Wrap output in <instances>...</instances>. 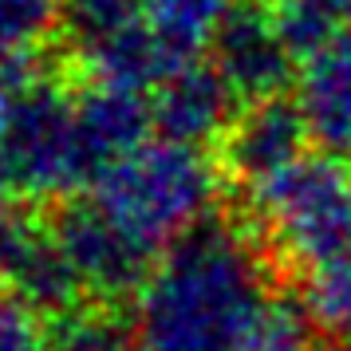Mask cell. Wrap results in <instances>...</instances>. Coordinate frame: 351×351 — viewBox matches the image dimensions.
<instances>
[{"label": "cell", "instance_id": "obj_17", "mask_svg": "<svg viewBox=\"0 0 351 351\" xmlns=\"http://www.w3.org/2000/svg\"><path fill=\"white\" fill-rule=\"evenodd\" d=\"M241 351H328V343L312 324L304 300H292L288 292H280Z\"/></svg>", "mask_w": 351, "mask_h": 351}, {"label": "cell", "instance_id": "obj_1", "mask_svg": "<svg viewBox=\"0 0 351 351\" xmlns=\"http://www.w3.org/2000/svg\"><path fill=\"white\" fill-rule=\"evenodd\" d=\"M285 276L237 213H213L158 256L134 296L138 351H241Z\"/></svg>", "mask_w": 351, "mask_h": 351}, {"label": "cell", "instance_id": "obj_16", "mask_svg": "<svg viewBox=\"0 0 351 351\" xmlns=\"http://www.w3.org/2000/svg\"><path fill=\"white\" fill-rule=\"evenodd\" d=\"M48 351H138V339L134 324L119 316V308L80 304L48 324Z\"/></svg>", "mask_w": 351, "mask_h": 351}, {"label": "cell", "instance_id": "obj_15", "mask_svg": "<svg viewBox=\"0 0 351 351\" xmlns=\"http://www.w3.org/2000/svg\"><path fill=\"white\" fill-rule=\"evenodd\" d=\"M237 0H146V12L162 44L174 51L178 60H197V51L209 48L217 24Z\"/></svg>", "mask_w": 351, "mask_h": 351}, {"label": "cell", "instance_id": "obj_13", "mask_svg": "<svg viewBox=\"0 0 351 351\" xmlns=\"http://www.w3.org/2000/svg\"><path fill=\"white\" fill-rule=\"evenodd\" d=\"M64 0H0V80L40 67L60 40Z\"/></svg>", "mask_w": 351, "mask_h": 351}, {"label": "cell", "instance_id": "obj_8", "mask_svg": "<svg viewBox=\"0 0 351 351\" xmlns=\"http://www.w3.org/2000/svg\"><path fill=\"white\" fill-rule=\"evenodd\" d=\"M209 64L237 91L241 107L285 95L296 80V56L276 32L269 0H237L209 40Z\"/></svg>", "mask_w": 351, "mask_h": 351}, {"label": "cell", "instance_id": "obj_14", "mask_svg": "<svg viewBox=\"0 0 351 351\" xmlns=\"http://www.w3.org/2000/svg\"><path fill=\"white\" fill-rule=\"evenodd\" d=\"M300 300L328 351H351V253L300 276Z\"/></svg>", "mask_w": 351, "mask_h": 351}, {"label": "cell", "instance_id": "obj_2", "mask_svg": "<svg viewBox=\"0 0 351 351\" xmlns=\"http://www.w3.org/2000/svg\"><path fill=\"white\" fill-rule=\"evenodd\" d=\"M233 206L285 285L351 253V174L332 154H304Z\"/></svg>", "mask_w": 351, "mask_h": 351}, {"label": "cell", "instance_id": "obj_6", "mask_svg": "<svg viewBox=\"0 0 351 351\" xmlns=\"http://www.w3.org/2000/svg\"><path fill=\"white\" fill-rule=\"evenodd\" d=\"M0 288L40 319L80 308L83 288L67 265L56 217L40 202H0Z\"/></svg>", "mask_w": 351, "mask_h": 351}, {"label": "cell", "instance_id": "obj_5", "mask_svg": "<svg viewBox=\"0 0 351 351\" xmlns=\"http://www.w3.org/2000/svg\"><path fill=\"white\" fill-rule=\"evenodd\" d=\"M51 217H56V233H60V245L83 296H91L95 304H111V308L138 296V288L158 265L154 249L130 237L91 193L64 197L51 209Z\"/></svg>", "mask_w": 351, "mask_h": 351}, {"label": "cell", "instance_id": "obj_9", "mask_svg": "<svg viewBox=\"0 0 351 351\" xmlns=\"http://www.w3.org/2000/svg\"><path fill=\"white\" fill-rule=\"evenodd\" d=\"M154 107L150 91L119 87V83H80L75 87V138L87 190L123 162L130 150L150 143Z\"/></svg>", "mask_w": 351, "mask_h": 351}, {"label": "cell", "instance_id": "obj_4", "mask_svg": "<svg viewBox=\"0 0 351 351\" xmlns=\"http://www.w3.org/2000/svg\"><path fill=\"white\" fill-rule=\"evenodd\" d=\"M75 193H87L75 91L40 67L0 80V197L44 206Z\"/></svg>", "mask_w": 351, "mask_h": 351}, {"label": "cell", "instance_id": "obj_18", "mask_svg": "<svg viewBox=\"0 0 351 351\" xmlns=\"http://www.w3.org/2000/svg\"><path fill=\"white\" fill-rule=\"evenodd\" d=\"M0 351H48L44 319L20 304H8L0 312Z\"/></svg>", "mask_w": 351, "mask_h": 351}, {"label": "cell", "instance_id": "obj_3", "mask_svg": "<svg viewBox=\"0 0 351 351\" xmlns=\"http://www.w3.org/2000/svg\"><path fill=\"white\" fill-rule=\"evenodd\" d=\"M221 186V162L209 154V146L174 143L158 134L114 162L87 193L130 237L162 256L178 237L213 217Z\"/></svg>", "mask_w": 351, "mask_h": 351}, {"label": "cell", "instance_id": "obj_19", "mask_svg": "<svg viewBox=\"0 0 351 351\" xmlns=\"http://www.w3.org/2000/svg\"><path fill=\"white\" fill-rule=\"evenodd\" d=\"M332 4V12L339 16V24H351V0H328Z\"/></svg>", "mask_w": 351, "mask_h": 351}, {"label": "cell", "instance_id": "obj_12", "mask_svg": "<svg viewBox=\"0 0 351 351\" xmlns=\"http://www.w3.org/2000/svg\"><path fill=\"white\" fill-rule=\"evenodd\" d=\"M146 24H150L146 0H64L60 44L67 64L80 75L91 60L123 44L127 36L143 32Z\"/></svg>", "mask_w": 351, "mask_h": 351}, {"label": "cell", "instance_id": "obj_11", "mask_svg": "<svg viewBox=\"0 0 351 351\" xmlns=\"http://www.w3.org/2000/svg\"><path fill=\"white\" fill-rule=\"evenodd\" d=\"M300 107L312 143L332 158H351V24L300 67Z\"/></svg>", "mask_w": 351, "mask_h": 351}, {"label": "cell", "instance_id": "obj_21", "mask_svg": "<svg viewBox=\"0 0 351 351\" xmlns=\"http://www.w3.org/2000/svg\"><path fill=\"white\" fill-rule=\"evenodd\" d=\"M0 202H4V197H0Z\"/></svg>", "mask_w": 351, "mask_h": 351}, {"label": "cell", "instance_id": "obj_20", "mask_svg": "<svg viewBox=\"0 0 351 351\" xmlns=\"http://www.w3.org/2000/svg\"><path fill=\"white\" fill-rule=\"evenodd\" d=\"M8 304H12V300H8V292H4V288H0V312H4V308H8Z\"/></svg>", "mask_w": 351, "mask_h": 351}, {"label": "cell", "instance_id": "obj_10", "mask_svg": "<svg viewBox=\"0 0 351 351\" xmlns=\"http://www.w3.org/2000/svg\"><path fill=\"white\" fill-rule=\"evenodd\" d=\"M150 107H154V130L162 138L190 146H213L233 127L241 99L209 60L206 64L186 60L150 91Z\"/></svg>", "mask_w": 351, "mask_h": 351}, {"label": "cell", "instance_id": "obj_7", "mask_svg": "<svg viewBox=\"0 0 351 351\" xmlns=\"http://www.w3.org/2000/svg\"><path fill=\"white\" fill-rule=\"evenodd\" d=\"M308 143H312V127L304 119L300 99L269 95L256 99V103H245L233 119V127L217 143L225 186L233 190V197L256 190L272 174L300 162Z\"/></svg>", "mask_w": 351, "mask_h": 351}]
</instances>
